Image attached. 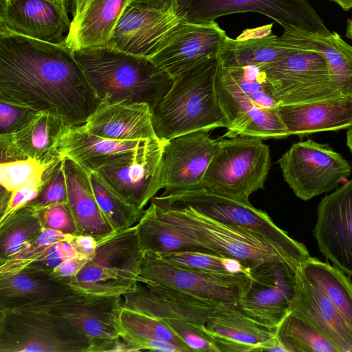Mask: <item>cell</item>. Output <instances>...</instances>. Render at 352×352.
Instances as JSON below:
<instances>
[{
    "instance_id": "obj_1",
    "label": "cell",
    "mask_w": 352,
    "mask_h": 352,
    "mask_svg": "<svg viewBox=\"0 0 352 352\" xmlns=\"http://www.w3.org/2000/svg\"><path fill=\"white\" fill-rule=\"evenodd\" d=\"M0 99L84 125L101 102L63 43L0 29Z\"/></svg>"
},
{
    "instance_id": "obj_2",
    "label": "cell",
    "mask_w": 352,
    "mask_h": 352,
    "mask_svg": "<svg viewBox=\"0 0 352 352\" xmlns=\"http://www.w3.org/2000/svg\"><path fill=\"white\" fill-rule=\"evenodd\" d=\"M73 52L101 102L146 103L152 109L173 82L171 76L148 57L108 45Z\"/></svg>"
},
{
    "instance_id": "obj_3",
    "label": "cell",
    "mask_w": 352,
    "mask_h": 352,
    "mask_svg": "<svg viewBox=\"0 0 352 352\" xmlns=\"http://www.w3.org/2000/svg\"><path fill=\"white\" fill-rule=\"evenodd\" d=\"M218 65V59H212L173 79L151 109L157 138L168 141L189 133L226 128L216 91Z\"/></svg>"
},
{
    "instance_id": "obj_4",
    "label": "cell",
    "mask_w": 352,
    "mask_h": 352,
    "mask_svg": "<svg viewBox=\"0 0 352 352\" xmlns=\"http://www.w3.org/2000/svg\"><path fill=\"white\" fill-rule=\"evenodd\" d=\"M215 85L227 123L224 137L247 135L265 140L290 135L259 66L224 67L219 63Z\"/></svg>"
},
{
    "instance_id": "obj_5",
    "label": "cell",
    "mask_w": 352,
    "mask_h": 352,
    "mask_svg": "<svg viewBox=\"0 0 352 352\" xmlns=\"http://www.w3.org/2000/svg\"><path fill=\"white\" fill-rule=\"evenodd\" d=\"M150 204L163 222L215 254L235 258L250 270L265 262L280 261L298 270L253 232L222 223L189 206H169L153 199Z\"/></svg>"
},
{
    "instance_id": "obj_6",
    "label": "cell",
    "mask_w": 352,
    "mask_h": 352,
    "mask_svg": "<svg viewBox=\"0 0 352 352\" xmlns=\"http://www.w3.org/2000/svg\"><path fill=\"white\" fill-rule=\"evenodd\" d=\"M152 199L173 206H189L228 225L253 232L265 239L296 268L311 256L306 246L276 226L267 212L249 201L237 200L205 188L164 191Z\"/></svg>"
},
{
    "instance_id": "obj_7",
    "label": "cell",
    "mask_w": 352,
    "mask_h": 352,
    "mask_svg": "<svg viewBox=\"0 0 352 352\" xmlns=\"http://www.w3.org/2000/svg\"><path fill=\"white\" fill-rule=\"evenodd\" d=\"M263 140L247 135L217 140L203 188L249 201L250 195L263 188L270 169V148Z\"/></svg>"
},
{
    "instance_id": "obj_8",
    "label": "cell",
    "mask_w": 352,
    "mask_h": 352,
    "mask_svg": "<svg viewBox=\"0 0 352 352\" xmlns=\"http://www.w3.org/2000/svg\"><path fill=\"white\" fill-rule=\"evenodd\" d=\"M144 252L137 226L98 242L93 256L67 285L73 290L104 296H123L139 282Z\"/></svg>"
},
{
    "instance_id": "obj_9",
    "label": "cell",
    "mask_w": 352,
    "mask_h": 352,
    "mask_svg": "<svg viewBox=\"0 0 352 352\" xmlns=\"http://www.w3.org/2000/svg\"><path fill=\"white\" fill-rule=\"evenodd\" d=\"M258 66L265 74L271 95L279 104L344 99L320 52L296 47L282 58Z\"/></svg>"
},
{
    "instance_id": "obj_10",
    "label": "cell",
    "mask_w": 352,
    "mask_h": 352,
    "mask_svg": "<svg viewBox=\"0 0 352 352\" xmlns=\"http://www.w3.org/2000/svg\"><path fill=\"white\" fill-rule=\"evenodd\" d=\"M89 344L85 336L52 313L0 311V352H87Z\"/></svg>"
},
{
    "instance_id": "obj_11",
    "label": "cell",
    "mask_w": 352,
    "mask_h": 352,
    "mask_svg": "<svg viewBox=\"0 0 352 352\" xmlns=\"http://www.w3.org/2000/svg\"><path fill=\"white\" fill-rule=\"evenodd\" d=\"M178 14L186 22L208 23L228 14L256 12L284 29L318 34L331 32L307 0H174Z\"/></svg>"
},
{
    "instance_id": "obj_12",
    "label": "cell",
    "mask_w": 352,
    "mask_h": 352,
    "mask_svg": "<svg viewBox=\"0 0 352 352\" xmlns=\"http://www.w3.org/2000/svg\"><path fill=\"white\" fill-rule=\"evenodd\" d=\"M139 282L168 287L217 304H236L248 291L250 274L182 267L153 252H145Z\"/></svg>"
},
{
    "instance_id": "obj_13",
    "label": "cell",
    "mask_w": 352,
    "mask_h": 352,
    "mask_svg": "<svg viewBox=\"0 0 352 352\" xmlns=\"http://www.w3.org/2000/svg\"><path fill=\"white\" fill-rule=\"evenodd\" d=\"M278 163L285 181L302 201L337 188L351 173L349 162L329 144L310 139L292 144Z\"/></svg>"
},
{
    "instance_id": "obj_14",
    "label": "cell",
    "mask_w": 352,
    "mask_h": 352,
    "mask_svg": "<svg viewBox=\"0 0 352 352\" xmlns=\"http://www.w3.org/2000/svg\"><path fill=\"white\" fill-rule=\"evenodd\" d=\"M166 142L159 138L147 140L132 151L109 157L94 171L126 201L143 210L162 189V160Z\"/></svg>"
},
{
    "instance_id": "obj_15",
    "label": "cell",
    "mask_w": 352,
    "mask_h": 352,
    "mask_svg": "<svg viewBox=\"0 0 352 352\" xmlns=\"http://www.w3.org/2000/svg\"><path fill=\"white\" fill-rule=\"evenodd\" d=\"M250 274L248 291L234 305L256 322L276 332L291 311L298 270L280 261H269L252 268Z\"/></svg>"
},
{
    "instance_id": "obj_16",
    "label": "cell",
    "mask_w": 352,
    "mask_h": 352,
    "mask_svg": "<svg viewBox=\"0 0 352 352\" xmlns=\"http://www.w3.org/2000/svg\"><path fill=\"white\" fill-rule=\"evenodd\" d=\"M174 0L157 6L129 3L118 20L108 46L151 57L186 23Z\"/></svg>"
},
{
    "instance_id": "obj_17",
    "label": "cell",
    "mask_w": 352,
    "mask_h": 352,
    "mask_svg": "<svg viewBox=\"0 0 352 352\" xmlns=\"http://www.w3.org/2000/svg\"><path fill=\"white\" fill-rule=\"evenodd\" d=\"M123 303L122 296L97 295L72 289L50 302L21 309L43 310L62 318L85 336L90 345L120 337V316Z\"/></svg>"
},
{
    "instance_id": "obj_18",
    "label": "cell",
    "mask_w": 352,
    "mask_h": 352,
    "mask_svg": "<svg viewBox=\"0 0 352 352\" xmlns=\"http://www.w3.org/2000/svg\"><path fill=\"white\" fill-rule=\"evenodd\" d=\"M313 234L322 254L352 276V179L322 199Z\"/></svg>"
},
{
    "instance_id": "obj_19",
    "label": "cell",
    "mask_w": 352,
    "mask_h": 352,
    "mask_svg": "<svg viewBox=\"0 0 352 352\" xmlns=\"http://www.w3.org/2000/svg\"><path fill=\"white\" fill-rule=\"evenodd\" d=\"M217 140L199 131L166 141L162 154L160 184L165 191L203 188Z\"/></svg>"
},
{
    "instance_id": "obj_20",
    "label": "cell",
    "mask_w": 352,
    "mask_h": 352,
    "mask_svg": "<svg viewBox=\"0 0 352 352\" xmlns=\"http://www.w3.org/2000/svg\"><path fill=\"white\" fill-rule=\"evenodd\" d=\"M226 36V32L215 21L186 22L149 58L175 79L208 60L217 58Z\"/></svg>"
},
{
    "instance_id": "obj_21",
    "label": "cell",
    "mask_w": 352,
    "mask_h": 352,
    "mask_svg": "<svg viewBox=\"0 0 352 352\" xmlns=\"http://www.w3.org/2000/svg\"><path fill=\"white\" fill-rule=\"evenodd\" d=\"M0 1V29L42 41L64 43L71 24L67 9L50 0Z\"/></svg>"
},
{
    "instance_id": "obj_22",
    "label": "cell",
    "mask_w": 352,
    "mask_h": 352,
    "mask_svg": "<svg viewBox=\"0 0 352 352\" xmlns=\"http://www.w3.org/2000/svg\"><path fill=\"white\" fill-rule=\"evenodd\" d=\"M123 307L162 320H184L205 325L219 304L173 289L138 282L123 296Z\"/></svg>"
},
{
    "instance_id": "obj_23",
    "label": "cell",
    "mask_w": 352,
    "mask_h": 352,
    "mask_svg": "<svg viewBox=\"0 0 352 352\" xmlns=\"http://www.w3.org/2000/svg\"><path fill=\"white\" fill-rule=\"evenodd\" d=\"M130 0H73L72 19L63 44L75 51L107 45Z\"/></svg>"
},
{
    "instance_id": "obj_24",
    "label": "cell",
    "mask_w": 352,
    "mask_h": 352,
    "mask_svg": "<svg viewBox=\"0 0 352 352\" xmlns=\"http://www.w3.org/2000/svg\"><path fill=\"white\" fill-rule=\"evenodd\" d=\"M83 126L92 134L119 141L157 138L146 103L102 101Z\"/></svg>"
},
{
    "instance_id": "obj_25",
    "label": "cell",
    "mask_w": 352,
    "mask_h": 352,
    "mask_svg": "<svg viewBox=\"0 0 352 352\" xmlns=\"http://www.w3.org/2000/svg\"><path fill=\"white\" fill-rule=\"evenodd\" d=\"M291 311L311 324L339 352H352V335L343 318L327 296L305 279L299 270Z\"/></svg>"
},
{
    "instance_id": "obj_26",
    "label": "cell",
    "mask_w": 352,
    "mask_h": 352,
    "mask_svg": "<svg viewBox=\"0 0 352 352\" xmlns=\"http://www.w3.org/2000/svg\"><path fill=\"white\" fill-rule=\"evenodd\" d=\"M218 352H258L274 337L272 331L248 317L234 305L219 304L205 324Z\"/></svg>"
},
{
    "instance_id": "obj_27",
    "label": "cell",
    "mask_w": 352,
    "mask_h": 352,
    "mask_svg": "<svg viewBox=\"0 0 352 352\" xmlns=\"http://www.w3.org/2000/svg\"><path fill=\"white\" fill-rule=\"evenodd\" d=\"M273 24L243 31L237 37L226 36L217 59L224 67L258 66L287 56L296 47L273 34Z\"/></svg>"
},
{
    "instance_id": "obj_28",
    "label": "cell",
    "mask_w": 352,
    "mask_h": 352,
    "mask_svg": "<svg viewBox=\"0 0 352 352\" xmlns=\"http://www.w3.org/2000/svg\"><path fill=\"white\" fill-rule=\"evenodd\" d=\"M276 110L289 135L300 138L352 126V100H349L279 104Z\"/></svg>"
},
{
    "instance_id": "obj_29",
    "label": "cell",
    "mask_w": 352,
    "mask_h": 352,
    "mask_svg": "<svg viewBox=\"0 0 352 352\" xmlns=\"http://www.w3.org/2000/svg\"><path fill=\"white\" fill-rule=\"evenodd\" d=\"M64 158L68 190L67 205L79 234L92 236L98 242L112 235L116 232L97 203L90 182V172L74 161Z\"/></svg>"
},
{
    "instance_id": "obj_30",
    "label": "cell",
    "mask_w": 352,
    "mask_h": 352,
    "mask_svg": "<svg viewBox=\"0 0 352 352\" xmlns=\"http://www.w3.org/2000/svg\"><path fill=\"white\" fill-rule=\"evenodd\" d=\"M280 38L294 47L320 52L326 59L333 82L344 99L352 100V46L336 32L318 34L284 30Z\"/></svg>"
},
{
    "instance_id": "obj_31",
    "label": "cell",
    "mask_w": 352,
    "mask_h": 352,
    "mask_svg": "<svg viewBox=\"0 0 352 352\" xmlns=\"http://www.w3.org/2000/svg\"><path fill=\"white\" fill-rule=\"evenodd\" d=\"M72 290L67 283L52 278L49 274L23 270L0 276V311L50 302Z\"/></svg>"
},
{
    "instance_id": "obj_32",
    "label": "cell",
    "mask_w": 352,
    "mask_h": 352,
    "mask_svg": "<svg viewBox=\"0 0 352 352\" xmlns=\"http://www.w3.org/2000/svg\"><path fill=\"white\" fill-rule=\"evenodd\" d=\"M145 141L115 140L92 134L83 125L69 126L60 138L57 149L62 157L91 172L109 157L132 151Z\"/></svg>"
},
{
    "instance_id": "obj_33",
    "label": "cell",
    "mask_w": 352,
    "mask_h": 352,
    "mask_svg": "<svg viewBox=\"0 0 352 352\" xmlns=\"http://www.w3.org/2000/svg\"><path fill=\"white\" fill-rule=\"evenodd\" d=\"M67 124L60 117L40 111L19 131L0 135L5 137L25 158H32L41 164H49L61 157L58 142Z\"/></svg>"
},
{
    "instance_id": "obj_34",
    "label": "cell",
    "mask_w": 352,
    "mask_h": 352,
    "mask_svg": "<svg viewBox=\"0 0 352 352\" xmlns=\"http://www.w3.org/2000/svg\"><path fill=\"white\" fill-rule=\"evenodd\" d=\"M299 271L329 298L345 321L352 335V280L337 267L310 256Z\"/></svg>"
},
{
    "instance_id": "obj_35",
    "label": "cell",
    "mask_w": 352,
    "mask_h": 352,
    "mask_svg": "<svg viewBox=\"0 0 352 352\" xmlns=\"http://www.w3.org/2000/svg\"><path fill=\"white\" fill-rule=\"evenodd\" d=\"M136 226L144 253L164 254L180 251L212 253L163 222L156 214L151 204L144 210Z\"/></svg>"
},
{
    "instance_id": "obj_36",
    "label": "cell",
    "mask_w": 352,
    "mask_h": 352,
    "mask_svg": "<svg viewBox=\"0 0 352 352\" xmlns=\"http://www.w3.org/2000/svg\"><path fill=\"white\" fill-rule=\"evenodd\" d=\"M44 228L39 212L28 205L0 219V264L16 254Z\"/></svg>"
},
{
    "instance_id": "obj_37",
    "label": "cell",
    "mask_w": 352,
    "mask_h": 352,
    "mask_svg": "<svg viewBox=\"0 0 352 352\" xmlns=\"http://www.w3.org/2000/svg\"><path fill=\"white\" fill-rule=\"evenodd\" d=\"M89 176L97 203L113 230L116 232L135 226L145 210L126 201L96 172H90Z\"/></svg>"
},
{
    "instance_id": "obj_38",
    "label": "cell",
    "mask_w": 352,
    "mask_h": 352,
    "mask_svg": "<svg viewBox=\"0 0 352 352\" xmlns=\"http://www.w3.org/2000/svg\"><path fill=\"white\" fill-rule=\"evenodd\" d=\"M288 352H339L311 324L290 311L276 331Z\"/></svg>"
},
{
    "instance_id": "obj_39",
    "label": "cell",
    "mask_w": 352,
    "mask_h": 352,
    "mask_svg": "<svg viewBox=\"0 0 352 352\" xmlns=\"http://www.w3.org/2000/svg\"><path fill=\"white\" fill-rule=\"evenodd\" d=\"M120 336L127 341L133 339H157L169 341L183 349L192 350L163 320L124 307L120 316Z\"/></svg>"
},
{
    "instance_id": "obj_40",
    "label": "cell",
    "mask_w": 352,
    "mask_h": 352,
    "mask_svg": "<svg viewBox=\"0 0 352 352\" xmlns=\"http://www.w3.org/2000/svg\"><path fill=\"white\" fill-rule=\"evenodd\" d=\"M158 255L182 267L218 273L250 274V270L239 261L212 253L180 251Z\"/></svg>"
},
{
    "instance_id": "obj_41",
    "label": "cell",
    "mask_w": 352,
    "mask_h": 352,
    "mask_svg": "<svg viewBox=\"0 0 352 352\" xmlns=\"http://www.w3.org/2000/svg\"><path fill=\"white\" fill-rule=\"evenodd\" d=\"M64 161L65 158L61 156L45 166L42 173L40 192L27 205L41 210L50 206L67 204L68 190Z\"/></svg>"
},
{
    "instance_id": "obj_42",
    "label": "cell",
    "mask_w": 352,
    "mask_h": 352,
    "mask_svg": "<svg viewBox=\"0 0 352 352\" xmlns=\"http://www.w3.org/2000/svg\"><path fill=\"white\" fill-rule=\"evenodd\" d=\"M74 237V235L44 228L40 234L28 241L16 254L0 264V276L12 274L23 270L53 243L62 241H71Z\"/></svg>"
},
{
    "instance_id": "obj_43",
    "label": "cell",
    "mask_w": 352,
    "mask_h": 352,
    "mask_svg": "<svg viewBox=\"0 0 352 352\" xmlns=\"http://www.w3.org/2000/svg\"><path fill=\"white\" fill-rule=\"evenodd\" d=\"M47 165L41 164L36 160L30 157L25 160L1 163V186L12 192L37 173L43 170Z\"/></svg>"
},
{
    "instance_id": "obj_44",
    "label": "cell",
    "mask_w": 352,
    "mask_h": 352,
    "mask_svg": "<svg viewBox=\"0 0 352 352\" xmlns=\"http://www.w3.org/2000/svg\"><path fill=\"white\" fill-rule=\"evenodd\" d=\"M164 321L187 344L192 351L218 352L213 339L205 325H197L184 320Z\"/></svg>"
},
{
    "instance_id": "obj_45",
    "label": "cell",
    "mask_w": 352,
    "mask_h": 352,
    "mask_svg": "<svg viewBox=\"0 0 352 352\" xmlns=\"http://www.w3.org/2000/svg\"><path fill=\"white\" fill-rule=\"evenodd\" d=\"M38 111L0 99V135L16 133L25 127Z\"/></svg>"
},
{
    "instance_id": "obj_46",
    "label": "cell",
    "mask_w": 352,
    "mask_h": 352,
    "mask_svg": "<svg viewBox=\"0 0 352 352\" xmlns=\"http://www.w3.org/2000/svg\"><path fill=\"white\" fill-rule=\"evenodd\" d=\"M78 256L71 241H62L51 245L36 260L23 270L50 274L63 261Z\"/></svg>"
},
{
    "instance_id": "obj_47",
    "label": "cell",
    "mask_w": 352,
    "mask_h": 352,
    "mask_svg": "<svg viewBox=\"0 0 352 352\" xmlns=\"http://www.w3.org/2000/svg\"><path fill=\"white\" fill-rule=\"evenodd\" d=\"M38 211L45 228L54 230L65 234H79L67 204L50 206Z\"/></svg>"
},
{
    "instance_id": "obj_48",
    "label": "cell",
    "mask_w": 352,
    "mask_h": 352,
    "mask_svg": "<svg viewBox=\"0 0 352 352\" xmlns=\"http://www.w3.org/2000/svg\"><path fill=\"white\" fill-rule=\"evenodd\" d=\"M43 170L37 173L28 182L12 192L8 206L1 215L0 219H3L17 209L27 205L37 197L43 182Z\"/></svg>"
},
{
    "instance_id": "obj_49",
    "label": "cell",
    "mask_w": 352,
    "mask_h": 352,
    "mask_svg": "<svg viewBox=\"0 0 352 352\" xmlns=\"http://www.w3.org/2000/svg\"><path fill=\"white\" fill-rule=\"evenodd\" d=\"M87 261L85 257L74 256L61 263L49 274L52 278L67 284L80 271Z\"/></svg>"
},
{
    "instance_id": "obj_50",
    "label": "cell",
    "mask_w": 352,
    "mask_h": 352,
    "mask_svg": "<svg viewBox=\"0 0 352 352\" xmlns=\"http://www.w3.org/2000/svg\"><path fill=\"white\" fill-rule=\"evenodd\" d=\"M135 351V349L121 337L101 340L89 345L87 352Z\"/></svg>"
},
{
    "instance_id": "obj_51",
    "label": "cell",
    "mask_w": 352,
    "mask_h": 352,
    "mask_svg": "<svg viewBox=\"0 0 352 352\" xmlns=\"http://www.w3.org/2000/svg\"><path fill=\"white\" fill-rule=\"evenodd\" d=\"M71 243L78 255L87 259L93 256L98 245V241L87 234L76 235Z\"/></svg>"
},
{
    "instance_id": "obj_52",
    "label": "cell",
    "mask_w": 352,
    "mask_h": 352,
    "mask_svg": "<svg viewBox=\"0 0 352 352\" xmlns=\"http://www.w3.org/2000/svg\"><path fill=\"white\" fill-rule=\"evenodd\" d=\"M337 3L344 10L348 11L352 8V0H330Z\"/></svg>"
},
{
    "instance_id": "obj_53",
    "label": "cell",
    "mask_w": 352,
    "mask_h": 352,
    "mask_svg": "<svg viewBox=\"0 0 352 352\" xmlns=\"http://www.w3.org/2000/svg\"><path fill=\"white\" fill-rule=\"evenodd\" d=\"M164 0H130V3L157 6L163 3Z\"/></svg>"
},
{
    "instance_id": "obj_54",
    "label": "cell",
    "mask_w": 352,
    "mask_h": 352,
    "mask_svg": "<svg viewBox=\"0 0 352 352\" xmlns=\"http://www.w3.org/2000/svg\"><path fill=\"white\" fill-rule=\"evenodd\" d=\"M346 145L352 153V126L346 131Z\"/></svg>"
},
{
    "instance_id": "obj_55",
    "label": "cell",
    "mask_w": 352,
    "mask_h": 352,
    "mask_svg": "<svg viewBox=\"0 0 352 352\" xmlns=\"http://www.w3.org/2000/svg\"><path fill=\"white\" fill-rule=\"evenodd\" d=\"M345 36L352 40V18L348 20Z\"/></svg>"
},
{
    "instance_id": "obj_56",
    "label": "cell",
    "mask_w": 352,
    "mask_h": 352,
    "mask_svg": "<svg viewBox=\"0 0 352 352\" xmlns=\"http://www.w3.org/2000/svg\"><path fill=\"white\" fill-rule=\"evenodd\" d=\"M52 1L59 6L67 9L69 3V0H50Z\"/></svg>"
}]
</instances>
